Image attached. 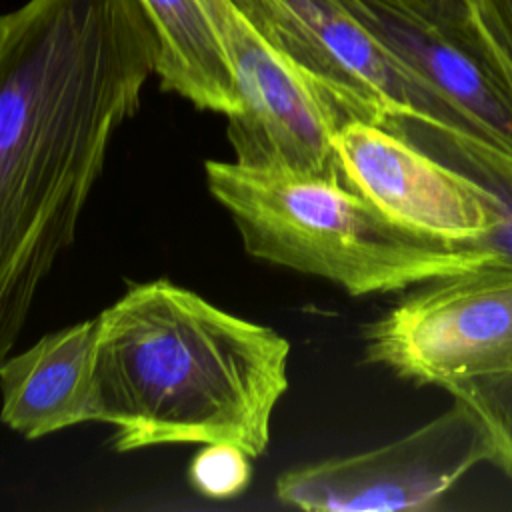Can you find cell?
I'll return each instance as SVG.
<instances>
[{
    "mask_svg": "<svg viewBox=\"0 0 512 512\" xmlns=\"http://www.w3.org/2000/svg\"><path fill=\"white\" fill-rule=\"evenodd\" d=\"M158 52L140 0H28L0 14V362L74 242Z\"/></svg>",
    "mask_w": 512,
    "mask_h": 512,
    "instance_id": "6da1fadb",
    "label": "cell"
},
{
    "mask_svg": "<svg viewBox=\"0 0 512 512\" xmlns=\"http://www.w3.org/2000/svg\"><path fill=\"white\" fill-rule=\"evenodd\" d=\"M290 342L172 280L132 284L98 316L92 420L116 452L226 442L258 458L288 390Z\"/></svg>",
    "mask_w": 512,
    "mask_h": 512,
    "instance_id": "7a4b0ae2",
    "label": "cell"
},
{
    "mask_svg": "<svg viewBox=\"0 0 512 512\" xmlns=\"http://www.w3.org/2000/svg\"><path fill=\"white\" fill-rule=\"evenodd\" d=\"M206 186L258 260L324 278L350 296L396 292L506 264L480 244L410 232L338 174H304L206 160Z\"/></svg>",
    "mask_w": 512,
    "mask_h": 512,
    "instance_id": "3957f363",
    "label": "cell"
},
{
    "mask_svg": "<svg viewBox=\"0 0 512 512\" xmlns=\"http://www.w3.org/2000/svg\"><path fill=\"white\" fill-rule=\"evenodd\" d=\"M340 120L420 126L450 154L512 178V154L386 50L340 0H232Z\"/></svg>",
    "mask_w": 512,
    "mask_h": 512,
    "instance_id": "277c9868",
    "label": "cell"
},
{
    "mask_svg": "<svg viewBox=\"0 0 512 512\" xmlns=\"http://www.w3.org/2000/svg\"><path fill=\"white\" fill-rule=\"evenodd\" d=\"M366 360L446 388L512 368V264L424 284L364 334Z\"/></svg>",
    "mask_w": 512,
    "mask_h": 512,
    "instance_id": "5b68a950",
    "label": "cell"
},
{
    "mask_svg": "<svg viewBox=\"0 0 512 512\" xmlns=\"http://www.w3.org/2000/svg\"><path fill=\"white\" fill-rule=\"evenodd\" d=\"M482 462H492L488 434L452 398L442 414L384 446L286 470L276 498L308 512L430 510Z\"/></svg>",
    "mask_w": 512,
    "mask_h": 512,
    "instance_id": "8992f818",
    "label": "cell"
},
{
    "mask_svg": "<svg viewBox=\"0 0 512 512\" xmlns=\"http://www.w3.org/2000/svg\"><path fill=\"white\" fill-rule=\"evenodd\" d=\"M334 156L342 182L410 232L478 244L504 216L490 184L436 160L400 126L348 118L334 134Z\"/></svg>",
    "mask_w": 512,
    "mask_h": 512,
    "instance_id": "52a82bcc",
    "label": "cell"
},
{
    "mask_svg": "<svg viewBox=\"0 0 512 512\" xmlns=\"http://www.w3.org/2000/svg\"><path fill=\"white\" fill-rule=\"evenodd\" d=\"M240 112L226 136L244 166L304 174H338L334 134L342 124L310 80L236 6L214 14ZM340 176V174H338Z\"/></svg>",
    "mask_w": 512,
    "mask_h": 512,
    "instance_id": "ba28073f",
    "label": "cell"
},
{
    "mask_svg": "<svg viewBox=\"0 0 512 512\" xmlns=\"http://www.w3.org/2000/svg\"><path fill=\"white\" fill-rule=\"evenodd\" d=\"M410 72L476 130L512 154V88L494 60L402 0H340Z\"/></svg>",
    "mask_w": 512,
    "mask_h": 512,
    "instance_id": "9c48e42d",
    "label": "cell"
},
{
    "mask_svg": "<svg viewBox=\"0 0 512 512\" xmlns=\"http://www.w3.org/2000/svg\"><path fill=\"white\" fill-rule=\"evenodd\" d=\"M98 316L50 332L0 362V420L38 440L92 420Z\"/></svg>",
    "mask_w": 512,
    "mask_h": 512,
    "instance_id": "30bf717a",
    "label": "cell"
},
{
    "mask_svg": "<svg viewBox=\"0 0 512 512\" xmlns=\"http://www.w3.org/2000/svg\"><path fill=\"white\" fill-rule=\"evenodd\" d=\"M158 34L156 76L200 110L234 116L240 98L220 38L202 0H140Z\"/></svg>",
    "mask_w": 512,
    "mask_h": 512,
    "instance_id": "8fae6325",
    "label": "cell"
},
{
    "mask_svg": "<svg viewBox=\"0 0 512 512\" xmlns=\"http://www.w3.org/2000/svg\"><path fill=\"white\" fill-rule=\"evenodd\" d=\"M482 422L496 462L512 478V368L444 388Z\"/></svg>",
    "mask_w": 512,
    "mask_h": 512,
    "instance_id": "7c38bea8",
    "label": "cell"
},
{
    "mask_svg": "<svg viewBox=\"0 0 512 512\" xmlns=\"http://www.w3.org/2000/svg\"><path fill=\"white\" fill-rule=\"evenodd\" d=\"M190 484L210 500H230L240 496L252 478L250 456L226 442L202 444L188 468Z\"/></svg>",
    "mask_w": 512,
    "mask_h": 512,
    "instance_id": "4fadbf2b",
    "label": "cell"
},
{
    "mask_svg": "<svg viewBox=\"0 0 512 512\" xmlns=\"http://www.w3.org/2000/svg\"><path fill=\"white\" fill-rule=\"evenodd\" d=\"M476 30L512 88V0H466Z\"/></svg>",
    "mask_w": 512,
    "mask_h": 512,
    "instance_id": "5bb4252c",
    "label": "cell"
},
{
    "mask_svg": "<svg viewBox=\"0 0 512 512\" xmlns=\"http://www.w3.org/2000/svg\"><path fill=\"white\" fill-rule=\"evenodd\" d=\"M406 6L434 22L438 28L446 30L460 42H466L482 52H488L480 32L474 26L466 0H402ZM492 58V56H490Z\"/></svg>",
    "mask_w": 512,
    "mask_h": 512,
    "instance_id": "9a60e30c",
    "label": "cell"
},
{
    "mask_svg": "<svg viewBox=\"0 0 512 512\" xmlns=\"http://www.w3.org/2000/svg\"><path fill=\"white\" fill-rule=\"evenodd\" d=\"M472 174L478 176L480 180H484L486 184H490L500 194V198L504 202V216H502L500 224L478 244L488 248L502 262L512 264V180H506L496 174H478V172H472Z\"/></svg>",
    "mask_w": 512,
    "mask_h": 512,
    "instance_id": "2e32d148",
    "label": "cell"
}]
</instances>
